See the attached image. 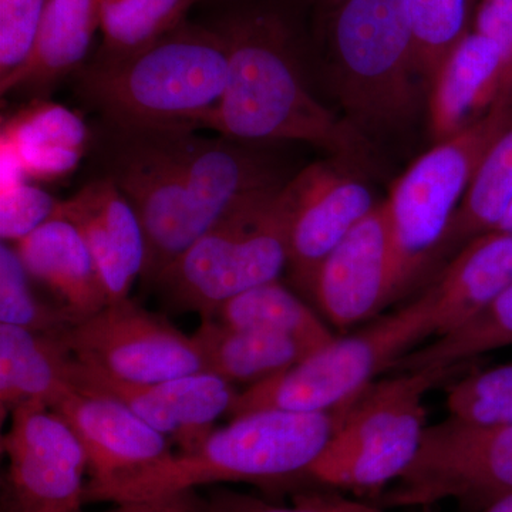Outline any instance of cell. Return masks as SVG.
<instances>
[{
    "mask_svg": "<svg viewBox=\"0 0 512 512\" xmlns=\"http://www.w3.org/2000/svg\"><path fill=\"white\" fill-rule=\"evenodd\" d=\"M228 47L227 87L217 106L188 123L252 143H305L369 168L373 144L313 94L306 43L291 6L248 0L211 23Z\"/></svg>",
    "mask_w": 512,
    "mask_h": 512,
    "instance_id": "obj_1",
    "label": "cell"
},
{
    "mask_svg": "<svg viewBox=\"0 0 512 512\" xmlns=\"http://www.w3.org/2000/svg\"><path fill=\"white\" fill-rule=\"evenodd\" d=\"M320 18L326 80L343 119L373 146L406 134L427 110L429 89L404 0H343Z\"/></svg>",
    "mask_w": 512,
    "mask_h": 512,
    "instance_id": "obj_2",
    "label": "cell"
},
{
    "mask_svg": "<svg viewBox=\"0 0 512 512\" xmlns=\"http://www.w3.org/2000/svg\"><path fill=\"white\" fill-rule=\"evenodd\" d=\"M342 416L343 410L245 414L212 431L194 450L170 454L89 495L86 503L153 500L217 483L279 485L306 478Z\"/></svg>",
    "mask_w": 512,
    "mask_h": 512,
    "instance_id": "obj_3",
    "label": "cell"
},
{
    "mask_svg": "<svg viewBox=\"0 0 512 512\" xmlns=\"http://www.w3.org/2000/svg\"><path fill=\"white\" fill-rule=\"evenodd\" d=\"M228 47L212 25L185 20L123 57L94 55L73 74L77 96L100 119L184 124L217 106L227 87Z\"/></svg>",
    "mask_w": 512,
    "mask_h": 512,
    "instance_id": "obj_4",
    "label": "cell"
},
{
    "mask_svg": "<svg viewBox=\"0 0 512 512\" xmlns=\"http://www.w3.org/2000/svg\"><path fill=\"white\" fill-rule=\"evenodd\" d=\"M291 217L286 185L249 195L212 222L154 286L174 311L214 318L239 293L278 281L288 266Z\"/></svg>",
    "mask_w": 512,
    "mask_h": 512,
    "instance_id": "obj_5",
    "label": "cell"
},
{
    "mask_svg": "<svg viewBox=\"0 0 512 512\" xmlns=\"http://www.w3.org/2000/svg\"><path fill=\"white\" fill-rule=\"evenodd\" d=\"M431 336H436L433 302L423 289L399 311L333 339L285 372L238 392L227 417L261 410L339 412Z\"/></svg>",
    "mask_w": 512,
    "mask_h": 512,
    "instance_id": "obj_6",
    "label": "cell"
},
{
    "mask_svg": "<svg viewBox=\"0 0 512 512\" xmlns=\"http://www.w3.org/2000/svg\"><path fill=\"white\" fill-rule=\"evenodd\" d=\"M460 366L396 372L343 410L332 439L306 478L328 490L373 500L412 464L426 430L424 397Z\"/></svg>",
    "mask_w": 512,
    "mask_h": 512,
    "instance_id": "obj_7",
    "label": "cell"
},
{
    "mask_svg": "<svg viewBox=\"0 0 512 512\" xmlns=\"http://www.w3.org/2000/svg\"><path fill=\"white\" fill-rule=\"evenodd\" d=\"M512 126V97L456 136L434 144L393 183L387 197L392 217L400 296L433 278L441 248L481 161Z\"/></svg>",
    "mask_w": 512,
    "mask_h": 512,
    "instance_id": "obj_8",
    "label": "cell"
},
{
    "mask_svg": "<svg viewBox=\"0 0 512 512\" xmlns=\"http://www.w3.org/2000/svg\"><path fill=\"white\" fill-rule=\"evenodd\" d=\"M512 495V424L480 426L448 417L424 430L412 464L373 504L430 507L456 501L478 512Z\"/></svg>",
    "mask_w": 512,
    "mask_h": 512,
    "instance_id": "obj_9",
    "label": "cell"
},
{
    "mask_svg": "<svg viewBox=\"0 0 512 512\" xmlns=\"http://www.w3.org/2000/svg\"><path fill=\"white\" fill-rule=\"evenodd\" d=\"M92 131L101 174L126 195L140 220L147 248L141 278L154 285L207 227L183 177L143 128L100 119Z\"/></svg>",
    "mask_w": 512,
    "mask_h": 512,
    "instance_id": "obj_10",
    "label": "cell"
},
{
    "mask_svg": "<svg viewBox=\"0 0 512 512\" xmlns=\"http://www.w3.org/2000/svg\"><path fill=\"white\" fill-rule=\"evenodd\" d=\"M76 362L134 383L204 372L192 336L130 298L52 333Z\"/></svg>",
    "mask_w": 512,
    "mask_h": 512,
    "instance_id": "obj_11",
    "label": "cell"
},
{
    "mask_svg": "<svg viewBox=\"0 0 512 512\" xmlns=\"http://www.w3.org/2000/svg\"><path fill=\"white\" fill-rule=\"evenodd\" d=\"M0 448L8 458L0 512H83L89 461L59 414L40 403L20 404Z\"/></svg>",
    "mask_w": 512,
    "mask_h": 512,
    "instance_id": "obj_12",
    "label": "cell"
},
{
    "mask_svg": "<svg viewBox=\"0 0 512 512\" xmlns=\"http://www.w3.org/2000/svg\"><path fill=\"white\" fill-rule=\"evenodd\" d=\"M136 126L177 168L207 228L238 201L285 187L295 175L281 157L259 147L264 143L197 136L184 124Z\"/></svg>",
    "mask_w": 512,
    "mask_h": 512,
    "instance_id": "obj_13",
    "label": "cell"
},
{
    "mask_svg": "<svg viewBox=\"0 0 512 512\" xmlns=\"http://www.w3.org/2000/svg\"><path fill=\"white\" fill-rule=\"evenodd\" d=\"M367 168L330 157L308 165L286 184L291 198L288 269L299 291L311 296L319 266L382 201Z\"/></svg>",
    "mask_w": 512,
    "mask_h": 512,
    "instance_id": "obj_14",
    "label": "cell"
},
{
    "mask_svg": "<svg viewBox=\"0 0 512 512\" xmlns=\"http://www.w3.org/2000/svg\"><path fill=\"white\" fill-rule=\"evenodd\" d=\"M399 298L392 217L384 200L326 256L312 299L330 325L350 329L377 318Z\"/></svg>",
    "mask_w": 512,
    "mask_h": 512,
    "instance_id": "obj_15",
    "label": "cell"
},
{
    "mask_svg": "<svg viewBox=\"0 0 512 512\" xmlns=\"http://www.w3.org/2000/svg\"><path fill=\"white\" fill-rule=\"evenodd\" d=\"M69 379L80 392L123 404L138 419L167 437L178 451H191L200 446L217 429L215 423L228 416L238 394L234 384L207 372L163 382L134 383L76 362L72 356Z\"/></svg>",
    "mask_w": 512,
    "mask_h": 512,
    "instance_id": "obj_16",
    "label": "cell"
},
{
    "mask_svg": "<svg viewBox=\"0 0 512 512\" xmlns=\"http://www.w3.org/2000/svg\"><path fill=\"white\" fill-rule=\"evenodd\" d=\"M53 412L59 414L80 440L87 461L86 500L154 466L173 454L171 441L148 426L123 404L72 389L64 393Z\"/></svg>",
    "mask_w": 512,
    "mask_h": 512,
    "instance_id": "obj_17",
    "label": "cell"
},
{
    "mask_svg": "<svg viewBox=\"0 0 512 512\" xmlns=\"http://www.w3.org/2000/svg\"><path fill=\"white\" fill-rule=\"evenodd\" d=\"M55 217L72 222L92 252L111 302L128 298L146 266V238L136 211L113 180L99 175L67 200Z\"/></svg>",
    "mask_w": 512,
    "mask_h": 512,
    "instance_id": "obj_18",
    "label": "cell"
},
{
    "mask_svg": "<svg viewBox=\"0 0 512 512\" xmlns=\"http://www.w3.org/2000/svg\"><path fill=\"white\" fill-rule=\"evenodd\" d=\"M505 90L504 57L493 40L471 30L431 83L427 97V126L434 144L456 136L483 119Z\"/></svg>",
    "mask_w": 512,
    "mask_h": 512,
    "instance_id": "obj_19",
    "label": "cell"
},
{
    "mask_svg": "<svg viewBox=\"0 0 512 512\" xmlns=\"http://www.w3.org/2000/svg\"><path fill=\"white\" fill-rule=\"evenodd\" d=\"M33 281L46 286L76 322L100 312L109 293L79 229L53 217L12 244Z\"/></svg>",
    "mask_w": 512,
    "mask_h": 512,
    "instance_id": "obj_20",
    "label": "cell"
},
{
    "mask_svg": "<svg viewBox=\"0 0 512 512\" xmlns=\"http://www.w3.org/2000/svg\"><path fill=\"white\" fill-rule=\"evenodd\" d=\"M93 131L79 113L45 99L2 120L0 151L18 163L28 180H63L92 146Z\"/></svg>",
    "mask_w": 512,
    "mask_h": 512,
    "instance_id": "obj_21",
    "label": "cell"
},
{
    "mask_svg": "<svg viewBox=\"0 0 512 512\" xmlns=\"http://www.w3.org/2000/svg\"><path fill=\"white\" fill-rule=\"evenodd\" d=\"M97 29L100 0H46L30 55L16 72L0 80V93L43 99L87 62Z\"/></svg>",
    "mask_w": 512,
    "mask_h": 512,
    "instance_id": "obj_22",
    "label": "cell"
},
{
    "mask_svg": "<svg viewBox=\"0 0 512 512\" xmlns=\"http://www.w3.org/2000/svg\"><path fill=\"white\" fill-rule=\"evenodd\" d=\"M512 285V232L493 231L464 245L426 285L436 336L473 318Z\"/></svg>",
    "mask_w": 512,
    "mask_h": 512,
    "instance_id": "obj_23",
    "label": "cell"
},
{
    "mask_svg": "<svg viewBox=\"0 0 512 512\" xmlns=\"http://www.w3.org/2000/svg\"><path fill=\"white\" fill-rule=\"evenodd\" d=\"M70 355L56 336L0 323V416L23 403L53 404L72 389Z\"/></svg>",
    "mask_w": 512,
    "mask_h": 512,
    "instance_id": "obj_24",
    "label": "cell"
},
{
    "mask_svg": "<svg viewBox=\"0 0 512 512\" xmlns=\"http://www.w3.org/2000/svg\"><path fill=\"white\" fill-rule=\"evenodd\" d=\"M191 336L204 372L248 387L272 379L309 355L295 340L232 328L215 318H202L200 328Z\"/></svg>",
    "mask_w": 512,
    "mask_h": 512,
    "instance_id": "obj_25",
    "label": "cell"
},
{
    "mask_svg": "<svg viewBox=\"0 0 512 512\" xmlns=\"http://www.w3.org/2000/svg\"><path fill=\"white\" fill-rule=\"evenodd\" d=\"M214 318L232 328L295 340L309 355L336 338L325 322L279 279L239 293L225 302Z\"/></svg>",
    "mask_w": 512,
    "mask_h": 512,
    "instance_id": "obj_26",
    "label": "cell"
},
{
    "mask_svg": "<svg viewBox=\"0 0 512 512\" xmlns=\"http://www.w3.org/2000/svg\"><path fill=\"white\" fill-rule=\"evenodd\" d=\"M511 205L512 126L481 161L458 205L441 248V268L468 242L500 227Z\"/></svg>",
    "mask_w": 512,
    "mask_h": 512,
    "instance_id": "obj_27",
    "label": "cell"
},
{
    "mask_svg": "<svg viewBox=\"0 0 512 512\" xmlns=\"http://www.w3.org/2000/svg\"><path fill=\"white\" fill-rule=\"evenodd\" d=\"M512 346V285L483 311L450 332L436 336L427 345L407 353L393 367L394 372H412L427 367L464 365L493 350Z\"/></svg>",
    "mask_w": 512,
    "mask_h": 512,
    "instance_id": "obj_28",
    "label": "cell"
},
{
    "mask_svg": "<svg viewBox=\"0 0 512 512\" xmlns=\"http://www.w3.org/2000/svg\"><path fill=\"white\" fill-rule=\"evenodd\" d=\"M201 0H100L103 40L96 56L123 57L153 45L187 20Z\"/></svg>",
    "mask_w": 512,
    "mask_h": 512,
    "instance_id": "obj_29",
    "label": "cell"
},
{
    "mask_svg": "<svg viewBox=\"0 0 512 512\" xmlns=\"http://www.w3.org/2000/svg\"><path fill=\"white\" fill-rule=\"evenodd\" d=\"M417 69L427 89L458 43L471 32L474 0H404Z\"/></svg>",
    "mask_w": 512,
    "mask_h": 512,
    "instance_id": "obj_30",
    "label": "cell"
},
{
    "mask_svg": "<svg viewBox=\"0 0 512 512\" xmlns=\"http://www.w3.org/2000/svg\"><path fill=\"white\" fill-rule=\"evenodd\" d=\"M33 279L20 261L15 247H0V323L36 333L60 332L76 323L63 306L50 305L36 295Z\"/></svg>",
    "mask_w": 512,
    "mask_h": 512,
    "instance_id": "obj_31",
    "label": "cell"
},
{
    "mask_svg": "<svg viewBox=\"0 0 512 512\" xmlns=\"http://www.w3.org/2000/svg\"><path fill=\"white\" fill-rule=\"evenodd\" d=\"M451 417L480 426L512 424V362L461 377L448 387Z\"/></svg>",
    "mask_w": 512,
    "mask_h": 512,
    "instance_id": "obj_32",
    "label": "cell"
},
{
    "mask_svg": "<svg viewBox=\"0 0 512 512\" xmlns=\"http://www.w3.org/2000/svg\"><path fill=\"white\" fill-rule=\"evenodd\" d=\"M59 202L29 180L0 187V237L16 244L55 217Z\"/></svg>",
    "mask_w": 512,
    "mask_h": 512,
    "instance_id": "obj_33",
    "label": "cell"
},
{
    "mask_svg": "<svg viewBox=\"0 0 512 512\" xmlns=\"http://www.w3.org/2000/svg\"><path fill=\"white\" fill-rule=\"evenodd\" d=\"M46 0H0V80L26 62Z\"/></svg>",
    "mask_w": 512,
    "mask_h": 512,
    "instance_id": "obj_34",
    "label": "cell"
},
{
    "mask_svg": "<svg viewBox=\"0 0 512 512\" xmlns=\"http://www.w3.org/2000/svg\"><path fill=\"white\" fill-rule=\"evenodd\" d=\"M473 30L500 47L504 57L505 90L512 94V0H481L474 15Z\"/></svg>",
    "mask_w": 512,
    "mask_h": 512,
    "instance_id": "obj_35",
    "label": "cell"
},
{
    "mask_svg": "<svg viewBox=\"0 0 512 512\" xmlns=\"http://www.w3.org/2000/svg\"><path fill=\"white\" fill-rule=\"evenodd\" d=\"M101 512H207V501L192 490L153 500L124 501Z\"/></svg>",
    "mask_w": 512,
    "mask_h": 512,
    "instance_id": "obj_36",
    "label": "cell"
},
{
    "mask_svg": "<svg viewBox=\"0 0 512 512\" xmlns=\"http://www.w3.org/2000/svg\"><path fill=\"white\" fill-rule=\"evenodd\" d=\"M293 507H276L249 495L217 491L207 501V512H320L308 505L293 503Z\"/></svg>",
    "mask_w": 512,
    "mask_h": 512,
    "instance_id": "obj_37",
    "label": "cell"
},
{
    "mask_svg": "<svg viewBox=\"0 0 512 512\" xmlns=\"http://www.w3.org/2000/svg\"><path fill=\"white\" fill-rule=\"evenodd\" d=\"M293 503L308 505L320 512H384L376 504L352 500L335 490H302L295 494Z\"/></svg>",
    "mask_w": 512,
    "mask_h": 512,
    "instance_id": "obj_38",
    "label": "cell"
},
{
    "mask_svg": "<svg viewBox=\"0 0 512 512\" xmlns=\"http://www.w3.org/2000/svg\"><path fill=\"white\" fill-rule=\"evenodd\" d=\"M303 2H308L309 5L315 6L319 15L323 16L326 15V13L332 12L333 9L338 8L343 0H303Z\"/></svg>",
    "mask_w": 512,
    "mask_h": 512,
    "instance_id": "obj_39",
    "label": "cell"
},
{
    "mask_svg": "<svg viewBox=\"0 0 512 512\" xmlns=\"http://www.w3.org/2000/svg\"><path fill=\"white\" fill-rule=\"evenodd\" d=\"M478 512H512V495L501 498V500L491 504L490 507L484 508V510Z\"/></svg>",
    "mask_w": 512,
    "mask_h": 512,
    "instance_id": "obj_40",
    "label": "cell"
},
{
    "mask_svg": "<svg viewBox=\"0 0 512 512\" xmlns=\"http://www.w3.org/2000/svg\"><path fill=\"white\" fill-rule=\"evenodd\" d=\"M495 231L512 232V205L507 214H505L504 220L501 221L500 227Z\"/></svg>",
    "mask_w": 512,
    "mask_h": 512,
    "instance_id": "obj_41",
    "label": "cell"
},
{
    "mask_svg": "<svg viewBox=\"0 0 512 512\" xmlns=\"http://www.w3.org/2000/svg\"><path fill=\"white\" fill-rule=\"evenodd\" d=\"M225 2L228 3V6H231V5H238V3L248 2V0H225Z\"/></svg>",
    "mask_w": 512,
    "mask_h": 512,
    "instance_id": "obj_42",
    "label": "cell"
}]
</instances>
